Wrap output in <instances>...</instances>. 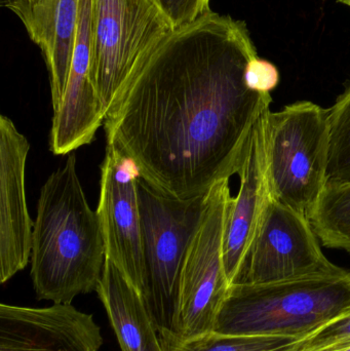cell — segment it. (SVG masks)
<instances>
[{"label": "cell", "mask_w": 350, "mask_h": 351, "mask_svg": "<svg viewBox=\"0 0 350 351\" xmlns=\"http://www.w3.org/2000/svg\"><path fill=\"white\" fill-rule=\"evenodd\" d=\"M310 222L325 247L350 254V182L327 184Z\"/></svg>", "instance_id": "16"}, {"label": "cell", "mask_w": 350, "mask_h": 351, "mask_svg": "<svg viewBox=\"0 0 350 351\" xmlns=\"http://www.w3.org/2000/svg\"><path fill=\"white\" fill-rule=\"evenodd\" d=\"M30 144L8 117H0V282L28 265L34 222L27 208L25 170Z\"/></svg>", "instance_id": "11"}, {"label": "cell", "mask_w": 350, "mask_h": 351, "mask_svg": "<svg viewBox=\"0 0 350 351\" xmlns=\"http://www.w3.org/2000/svg\"><path fill=\"white\" fill-rule=\"evenodd\" d=\"M175 29L192 24L211 12L210 0H154Z\"/></svg>", "instance_id": "20"}, {"label": "cell", "mask_w": 350, "mask_h": 351, "mask_svg": "<svg viewBox=\"0 0 350 351\" xmlns=\"http://www.w3.org/2000/svg\"><path fill=\"white\" fill-rule=\"evenodd\" d=\"M267 144L271 194L310 219L328 183V109L298 101L271 110Z\"/></svg>", "instance_id": "5"}, {"label": "cell", "mask_w": 350, "mask_h": 351, "mask_svg": "<svg viewBox=\"0 0 350 351\" xmlns=\"http://www.w3.org/2000/svg\"><path fill=\"white\" fill-rule=\"evenodd\" d=\"M350 344V309L302 338L298 351H330Z\"/></svg>", "instance_id": "19"}, {"label": "cell", "mask_w": 350, "mask_h": 351, "mask_svg": "<svg viewBox=\"0 0 350 351\" xmlns=\"http://www.w3.org/2000/svg\"><path fill=\"white\" fill-rule=\"evenodd\" d=\"M174 30L154 0H92L90 75L105 117L121 88Z\"/></svg>", "instance_id": "6"}, {"label": "cell", "mask_w": 350, "mask_h": 351, "mask_svg": "<svg viewBox=\"0 0 350 351\" xmlns=\"http://www.w3.org/2000/svg\"><path fill=\"white\" fill-rule=\"evenodd\" d=\"M139 175L118 150L107 146L101 166L98 213L107 259L143 295L144 254L138 194Z\"/></svg>", "instance_id": "9"}, {"label": "cell", "mask_w": 350, "mask_h": 351, "mask_svg": "<svg viewBox=\"0 0 350 351\" xmlns=\"http://www.w3.org/2000/svg\"><path fill=\"white\" fill-rule=\"evenodd\" d=\"M301 339L277 336L226 335L211 332L186 340L172 351H298Z\"/></svg>", "instance_id": "18"}, {"label": "cell", "mask_w": 350, "mask_h": 351, "mask_svg": "<svg viewBox=\"0 0 350 351\" xmlns=\"http://www.w3.org/2000/svg\"><path fill=\"white\" fill-rule=\"evenodd\" d=\"M232 199L229 179L217 182L205 194L201 223L183 266L179 295L178 346L214 332L220 309L229 292L223 250Z\"/></svg>", "instance_id": "7"}, {"label": "cell", "mask_w": 350, "mask_h": 351, "mask_svg": "<svg viewBox=\"0 0 350 351\" xmlns=\"http://www.w3.org/2000/svg\"><path fill=\"white\" fill-rule=\"evenodd\" d=\"M92 6L80 5L69 77L63 100L53 111L51 150L66 156L92 143L105 113L92 82Z\"/></svg>", "instance_id": "13"}, {"label": "cell", "mask_w": 350, "mask_h": 351, "mask_svg": "<svg viewBox=\"0 0 350 351\" xmlns=\"http://www.w3.org/2000/svg\"><path fill=\"white\" fill-rule=\"evenodd\" d=\"M330 351H350V344L349 346H343V348H337V350Z\"/></svg>", "instance_id": "23"}, {"label": "cell", "mask_w": 350, "mask_h": 351, "mask_svg": "<svg viewBox=\"0 0 350 351\" xmlns=\"http://www.w3.org/2000/svg\"><path fill=\"white\" fill-rule=\"evenodd\" d=\"M101 329L72 304L0 305V351H99Z\"/></svg>", "instance_id": "12"}, {"label": "cell", "mask_w": 350, "mask_h": 351, "mask_svg": "<svg viewBox=\"0 0 350 351\" xmlns=\"http://www.w3.org/2000/svg\"><path fill=\"white\" fill-rule=\"evenodd\" d=\"M96 292L121 351H164L141 294L107 258Z\"/></svg>", "instance_id": "15"}, {"label": "cell", "mask_w": 350, "mask_h": 351, "mask_svg": "<svg viewBox=\"0 0 350 351\" xmlns=\"http://www.w3.org/2000/svg\"><path fill=\"white\" fill-rule=\"evenodd\" d=\"M144 254L142 295L164 351L178 346V307L183 266L199 228L205 196L179 199L138 180Z\"/></svg>", "instance_id": "4"}, {"label": "cell", "mask_w": 350, "mask_h": 351, "mask_svg": "<svg viewBox=\"0 0 350 351\" xmlns=\"http://www.w3.org/2000/svg\"><path fill=\"white\" fill-rule=\"evenodd\" d=\"M337 1L340 2V3L345 4V5L349 6V8H350V0H337Z\"/></svg>", "instance_id": "24"}, {"label": "cell", "mask_w": 350, "mask_h": 351, "mask_svg": "<svg viewBox=\"0 0 350 351\" xmlns=\"http://www.w3.org/2000/svg\"><path fill=\"white\" fill-rule=\"evenodd\" d=\"M105 261L98 213L88 206L71 154L49 176L37 204L31 251L37 298L71 304L78 295L97 291Z\"/></svg>", "instance_id": "2"}, {"label": "cell", "mask_w": 350, "mask_h": 351, "mask_svg": "<svg viewBox=\"0 0 350 351\" xmlns=\"http://www.w3.org/2000/svg\"><path fill=\"white\" fill-rule=\"evenodd\" d=\"M78 12L79 0H40L27 29L47 63L53 111L61 105L69 77Z\"/></svg>", "instance_id": "14"}, {"label": "cell", "mask_w": 350, "mask_h": 351, "mask_svg": "<svg viewBox=\"0 0 350 351\" xmlns=\"http://www.w3.org/2000/svg\"><path fill=\"white\" fill-rule=\"evenodd\" d=\"M245 78L250 90L260 94H271L279 86V72L275 64L256 56L247 65Z\"/></svg>", "instance_id": "21"}, {"label": "cell", "mask_w": 350, "mask_h": 351, "mask_svg": "<svg viewBox=\"0 0 350 351\" xmlns=\"http://www.w3.org/2000/svg\"><path fill=\"white\" fill-rule=\"evenodd\" d=\"M347 271L326 257L310 219L271 194L236 284H265Z\"/></svg>", "instance_id": "8"}, {"label": "cell", "mask_w": 350, "mask_h": 351, "mask_svg": "<svg viewBox=\"0 0 350 351\" xmlns=\"http://www.w3.org/2000/svg\"><path fill=\"white\" fill-rule=\"evenodd\" d=\"M330 152L327 178L329 184L350 182V80L334 105L328 109ZM327 183V184H328Z\"/></svg>", "instance_id": "17"}, {"label": "cell", "mask_w": 350, "mask_h": 351, "mask_svg": "<svg viewBox=\"0 0 350 351\" xmlns=\"http://www.w3.org/2000/svg\"><path fill=\"white\" fill-rule=\"evenodd\" d=\"M350 309V271L230 286L215 330L226 335H310Z\"/></svg>", "instance_id": "3"}, {"label": "cell", "mask_w": 350, "mask_h": 351, "mask_svg": "<svg viewBox=\"0 0 350 351\" xmlns=\"http://www.w3.org/2000/svg\"><path fill=\"white\" fill-rule=\"evenodd\" d=\"M258 56L246 24L210 12L175 29L134 74L105 117L107 143L152 187L205 196L238 175L271 94L247 86Z\"/></svg>", "instance_id": "1"}, {"label": "cell", "mask_w": 350, "mask_h": 351, "mask_svg": "<svg viewBox=\"0 0 350 351\" xmlns=\"http://www.w3.org/2000/svg\"><path fill=\"white\" fill-rule=\"evenodd\" d=\"M39 2L40 0H1L2 5L20 19L26 30L30 27Z\"/></svg>", "instance_id": "22"}, {"label": "cell", "mask_w": 350, "mask_h": 351, "mask_svg": "<svg viewBox=\"0 0 350 351\" xmlns=\"http://www.w3.org/2000/svg\"><path fill=\"white\" fill-rule=\"evenodd\" d=\"M271 104L253 125L244 164L238 173L240 189L232 197L226 222L223 259L230 286L242 274L249 252L271 196L269 181L267 119Z\"/></svg>", "instance_id": "10"}]
</instances>
